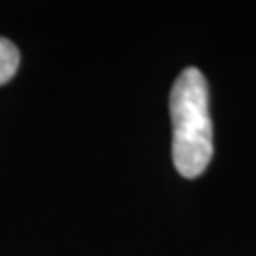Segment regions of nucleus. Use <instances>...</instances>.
I'll return each instance as SVG.
<instances>
[{"label": "nucleus", "instance_id": "f257e3e1", "mask_svg": "<svg viewBox=\"0 0 256 256\" xmlns=\"http://www.w3.org/2000/svg\"><path fill=\"white\" fill-rule=\"evenodd\" d=\"M173 124V164L186 178H196L212 160V120L209 86L198 68H186L169 95Z\"/></svg>", "mask_w": 256, "mask_h": 256}, {"label": "nucleus", "instance_id": "f03ea898", "mask_svg": "<svg viewBox=\"0 0 256 256\" xmlns=\"http://www.w3.org/2000/svg\"><path fill=\"white\" fill-rule=\"evenodd\" d=\"M19 66V50L8 38L0 36V86L10 82Z\"/></svg>", "mask_w": 256, "mask_h": 256}]
</instances>
